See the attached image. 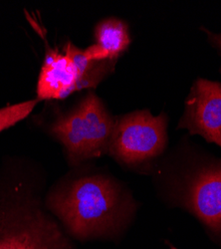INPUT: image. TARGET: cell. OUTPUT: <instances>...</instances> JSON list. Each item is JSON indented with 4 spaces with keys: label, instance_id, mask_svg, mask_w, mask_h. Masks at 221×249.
Instances as JSON below:
<instances>
[{
    "label": "cell",
    "instance_id": "5b68a950",
    "mask_svg": "<svg viewBox=\"0 0 221 249\" xmlns=\"http://www.w3.org/2000/svg\"><path fill=\"white\" fill-rule=\"evenodd\" d=\"M185 112L177 129L202 136L221 148V83L198 78L185 102Z\"/></svg>",
    "mask_w": 221,
    "mask_h": 249
},
{
    "label": "cell",
    "instance_id": "6da1fadb",
    "mask_svg": "<svg viewBox=\"0 0 221 249\" xmlns=\"http://www.w3.org/2000/svg\"><path fill=\"white\" fill-rule=\"evenodd\" d=\"M52 212L76 238L87 239L112 233L133 212L119 186L104 176L73 180L48 199Z\"/></svg>",
    "mask_w": 221,
    "mask_h": 249
},
{
    "label": "cell",
    "instance_id": "8fae6325",
    "mask_svg": "<svg viewBox=\"0 0 221 249\" xmlns=\"http://www.w3.org/2000/svg\"><path fill=\"white\" fill-rule=\"evenodd\" d=\"M170 249H177V248L174 247V246H172V245H170Z\"/></svg>",
    "mask_w": 221,
    "mask_h": 249
},
{
    "label": "cell",
    "instance_id": "8992f818",
    "mask_svg": "<svg viewBox=\"0 0 221 249\" xmlns=\"http://www.w3.org/2000/svg\"><path fill=\"white\" fill-rule=\"evenodd\" d=\"M185 203L208 231L221 240V160L204 165L193 176Z\"/></svg>",
    "mask_w": 221,
    "mask_h": 249
},
{
    "label": "cell",
    "instance_id": "ba28073f",
    "mask_svg": "<svg viewBox=\"0 0 221 249\" xmlns=\"http://www.w3.org/2000/svg\"><path fill=\"white\" fill-rule=\"evenodd\" d=\"M96 43L106 55L107 60L116 62L129 47L131 38L129 27L123 20L107 18L95 28Z\"/></svg>",
    "mask_w": 221,
    "mask_h": 249
},
{
    "label": "cell",
    "instance_id": "7a4b0ae2",
    "mask_svg": "<svg viewBox=\"0 0 221 249\" xmlns=\"http://www.w3.org/2000/svg\"><path fill=\"white\" fill-rule=\"evenodd\" d=\"M114 126L115 119L102 101L89 92L76 108L54 121L50 133L62 142L69 161L76 164L109 151Z\"/></svg>",
    "mask_w": 221,
    "mask_h": 249
},
{
    "label": "cell",
    "instance_id": "52a82bcc",
    "mask_svg": "<svg viewBox=\"0 0 221 249\" xmlns=\"http://www.w3.org/2000/svg\"><path fill=\"white\" fill-rule=\"evenodd\" d=\"M77 72L68 54L48 50L38 79V100L65 99L77 91Z\"/></svg>",
    "mask_w": 221,
    "mask_h": 249
},
{
    "label": "cell",
    "instance_id": "277c9868",
    "mask_svg": "<svg viewBox=\"0 0 221 249\" xmlns=\"http://www.w3.org/2000/svg\"><path fill=\"white\" fill-rule=\"evenodd\" d=\"M168 143V116L136 111L115 120L109 153L118 161L137 164L165 151Z\"/></svg>",
    "mask_w": 221,
    "mask_h": 249
},
{
    "label": "cell",
    "instance_id": "3957f363",
    "mask_svg": "<svg viewBox=\"0 0 221 249\" xmlns=\"http://www.w3.org/2000/svg\"><path fill=\"white\" fill-rule=\"evenodd\" d=\"M0 249H72L58 223L34 201L0 212Z\"/></svg>",
    "mask_w": 221,
    "mask_h": 249
},
{
    "label": "cell",
    "instance_id": "9c48e42d",
    "mask_svg": "<svg viewBox=\"0 0 221 249\" xmlns=\"http://www.w3.org/2000/svg\"><path fill=\"white\" fill-rule=\"evenodd\" d=\"M38 99L22 102L0 109V133L25 119L35 108Z\"/></svg>",
    "mask_w": 221,
    "mask_h": 249
},
{
    "label": "cell",
    "instance_id": "30bf717a",
    "mask_svg": "<svg viewBox=\"0 0 221 249\" xmlns=\"http://www.w3.org/2000/svg\"><path fill=\"white\" fill-rule=\"evenodd\" d=\"M203 30L206 33L209 43L213 46V48L218 52V54L221 57V32L214 33L207 29H204V28H203ZM220 72H221V66H220Z\"/></svg>",
    "mask_w": 221,
    "mask_h": 249
}]
</instances>
